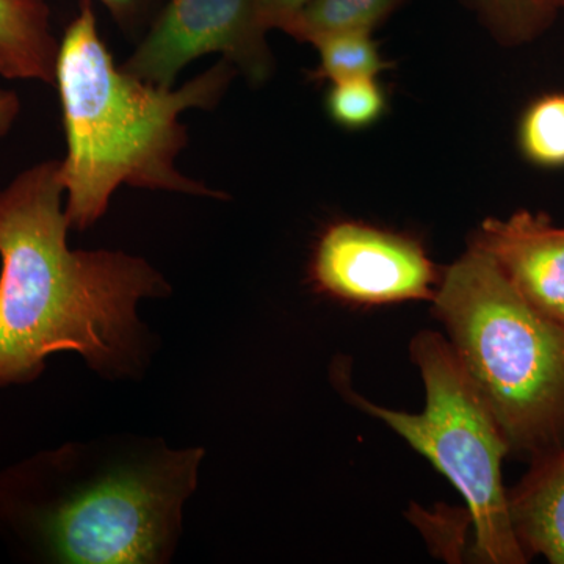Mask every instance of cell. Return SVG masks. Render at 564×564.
<instances>
[{"mask_svg": "<svg viewBox=\"0 0 564 564\" xmlns=\"http://www.w3.org/2000/svg\"><path fill=\"white\" fill-rule=\"evenodd\" d=\"M492 32L503 43L533 40L554 18L558 0H477Z\"/></svg>", "mask_w": 564, "mask_h": 564, "instance_id": "obj_14", "label": "cell"}, {"mask_svg": "<svg viewBox=\"0 0 564 564\" xmlns=\"http://www.w3.org/2000/svg\"><path fill=\"white\" fill-rule=\"evenodd\" d=\"M560 3H562V6H564V0H560Z\"/></svg>", "mask_w": 564, "mask_h": 564, "instance_id": "obj_19", "label": "cell"}, {"mask_svg": "<svg viewBox=\"0 0 564 564\" xmlns=\"http://www.w3.org/2000/svg\"><path fill=\"white\" fill-rule=\"evenodd\" d=\"M98 2L109 10L111 18L121 25L122 31L132 32L140 28L154 0H98Z\"/></svg>", "mask_w": 564, "mask_h": 564, "instance_id": "obj_16", "label": "cell"}, {"mask_svg": "<svg viewBox=\"0 0 564 564\" xmlns=\"http://www.w3.org/2000/svg\"><path fill=\"white\" fill-rule=\"evenodd\" d=\"M236 68L223 61L181 88H165L118 66L104 43L91 0H82L58 44L55 84L61 96L66 155L61 182L70 228L101 220L121 185L225 198L177 170L187 147L184 111L220 101Z\"/></svg>", "mask_w": 564, "mask_h": 564, "instance_id": "obj_2", "label": "cell"}, {"mask_svg": "<svg viewBox=\"0 0 564 564\" xmlns=\"http://www.w3.org/2000/svg\"><path fill=\"white\" fill-rule=\"evenodd\" d=\"M261 0H169L122 68L132 76L173 88L185 66L220 54L251 84L272 73Z\"/></svg>", "mask_w": 564, "mask_h": 564, "instance_id": "obj_6", "label": "cell"}, {"mask_svg": "<svg viewBox=\"0 0 564 564\" xmlns=\"http://www.w3.org/2000/svg\"><path fill=\"white\" fill-rule=\"evenodd\" d=\"M474 247L545 317L564 325V228L544 214L521 210L507 220L488 218Z\"/></svg>", "mask_w": 564, "mask_h": 564, "instance_id": "obj_8", "label": "cell"}, {"mask_svg": "<svg viewBox=\"0 0 564 564\" xmlns=\"http://www.w3.org/2000/svg\"><path fill=\"white\" fill-rule=\"evenodd\" d=\"M311 280L336 299L358 304L433 300L437 272L414 240L361 223H337L315 248Z\"/></svg>", "mask_w": 564, "mask_h": 564, "instance_id": "obj_7", "label": "cell"}, {"mask_svg": "<svg viewBox=\"0 0 564 564\" xmlns=\"http://www.w3.org/2000/svg\"><path fill=\"white\" fill-rule=\"evenodd\" d=\"M61 161L36 163L0 192V388L32 383L57 351L106 377L139 367L137 304L169 284L144 259L68 247Z\"/></svg>", "mask_w": 564, "mask_h": 564, "instance_id": "obj_1", "label": "cell"}, {"mask_svg": "<svg viewBox=\"0 0 564 564\" xmlns=\"http://www.w3.org/2000/svg\"><path fill=\"white\" fill-rule=\"evenodd\" d=\"M310 2L313 0H261L262 18L267 29L284 31L293 17Z\"/></svg>", "mask_w": 564, "mask_h": 564, "instance_id": "obj_17", "label": "cell"}, {"mask_svg": "<svg viewBox=\"0 0 564 564\" xmlns=\"http://www.w3.org/2000/svg\"><path fill=\"white\" fill-rule=\"evenodd\" d=\"M558 3H560V0H558ZM560 7H562V3H560Z\"/></svg>", "mask_w": 564, "mask_h": 564, "instance_id": "obj_20", "label": "cell"}, {"mask_svg": "<svg viewBox=\"0 0 564 564\" xmlns=\"http://www.w3.org/2000/svg\"><path fill=\"white\" fill-rule=\"evenodd\" d=\"M326 110L337 126L350 131L370 128L383 117L386 96L375 77L333 82Z\"/></svg>", "mask_w": 564, "mask_h": 564, "instance_id": "obj_15", "label": "cell"}, {"mask_svg": "<svg viewBox=\"0 0 564 564\" xmlns=\"http://www.w3.org/2000/svg\"><path fill=\"white\" fill-rule=\"evenodd\" d=\"M508 505L527 556L564 564V447L536 458L521 484L508 491Z\"/></svg>", "mask_w": 564, "mask_h": 564, "instance_id": "obj_9", "label": "cell"}, {"mask_svg": "<svg viewBox=\"0 0 564 564\" xmlns=\"http://www.w3.org/2000/svg\"><path fill=\"white\" fill-rule=\"evenodd\" d=\"M519 143L534 165L564 166V95H547L527 109Z\"/></svg>", "mask_w": 564, "mask_h": 564, "instance_id": "obj_13", "label": "cell"}, {"mask_svg": "<svg viewBox=\"0 0 564 564\" xmlns=\"http://www.w3.org/2000/svg\"><path fill=\"white\" fill-rule=\"evenodd\" d=\"M425 384V410L400 413L352 397L445 475L466 500L475 555L491 564L527 563L511 522L502 462L510 454L499 423L444 336L422 332L411 344Z\"/></svg>", "mask_w": 564, "mask_h": 564, "instance_id": "obj_5", "label": "cell"}, {"mask_svg": "<svg viewBox=\"0 0 564 564\" xmlns=\"http://www.w3.org/2000/svg\"><path fill=\"white\" fill-rule=\"evenodd\" d=\"M21 111V101L17 93L0 88V139L10 132Z\"/></svg>", "mask_w": 564, "mask_h": 564, "instance_id": "obj_18", "label": "cell"}, {"mask_svg": "<svg viewBox=\"0 0 564 564\" xmlns=\"http://www.w3.org/2000/svg\"><path fill=\"white\" fill-rule=\"evenodd\" d=\"M433 303L510 452L540 458L562 448L563 323L534 310L474 245L444 273Z\"/></svg>", "mask_w": 564, "mask_h": 564, "instance_id": "obj_3", "label": "cell"}, {"mask_svg": "<svg viewBox=\"0 0 564 564\" xmlns=\"http://www.w3.org/2000/svg\"><path fill=\"white\" fill-rule=\"evenodd\" d=\"M400 0H313L293 17L284 31L302 43L315 44L344 32H372Z\"/></svg>", "mask_w": 564, "mask_h": 564, "instance_id": "obj_11", "label": "cell"}, {"mask_svg": "<svg viewBox=\"0 0 564 564\" xmlns=\"http://www.w3.org/2000/svg\"><path fill=\"white\" fill-rule=\"evenodd\" d=\"M58 44L46 0H0V76L54 85Z\"/></svg>", "mask_w": 564, "mask_h": 564, "instance_id": "obj_10", "label": "cell"}, {"mask_svg": "<svg viewBox=\"0 0 564 564\" xmlns=\"http://www.w3.org/2000/svg\"><path fill=\"white\" fill-rule=\"evenodd\" d=\"M203 451H162L65 488L61 496L3 508L36 549L58 563H161L180 532Z\"/></svg>", "mask_w": 564, "mask_h": 564, "instance_id": "obj_4", "label": "cell"}, {"mask_svg": "<svg viewBox=\"0 0 564 564\" xmlns=\"http://www.w3.org/2000/svg\"><path fill=\"white\" fill-rule=\"evenodd\" d=\"M321 54L315 77L332 82L377 77L388 69L370 32H344L325 36L314 44Z\"/></svg>", "mask_w": 564, "mask_h": 564, "instance_id": "obj_12", "label": "cell"}]
</instances>
